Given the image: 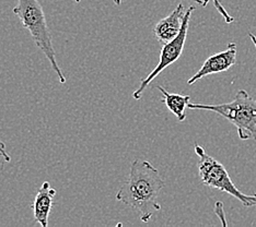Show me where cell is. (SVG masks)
Masks as SVG:
<instances>
[{
  "label": "cell",
  "instance_id": "1",
  "mask_svg": "<svg viewBox=\"0 0 256 227\" xmlns=\"http://www.w3.org/2000/svg\"><path fill=\"white\" fill-rule=\"evenodd\" d=\"M164 186L159 171L150 162L136 159L130 164V175L116 195V200L135 210L142 222L148 223L161 210L158 197Z\"/></svg>",
  "mask_w": 256,
  "mask_h": 227
},
{
  "label": "cell",
  "instance_id": "2",
  "mask_svg": "<svg viewBox=\"0 0 256 227\" xmlns=\"http://www.w3.org/2000/svg\"><path fill=\"white\" fill-rule=\"evenodd\" d=\"M12 11L20 19L23 27L30 32L36 45L44 52L60 82L65 83L66 77L58 66L56 51L52 43V34L46 22L44 10L38 0H18V4Z\"/></svg>",
  "mask_w": 256,
  "mask_h": 227
},
{
  "label": "cell",
  "instance_id": "3",
  "mask_svg": "<svg viewBox=\"0 0 256 227\" xmlns=\"http://www.w3.org/2000/svg\"><path fill=\"white\" fill-rule=\"evenodd\" d=\"M188 108L214 112L222 116L238 129L241 140H256V100L244 90L238 91L234 100L224 104H192Z\"/></svg>",
  "mask_w": 256,
  "mask_h": 227
},
{
  "label": "cell",
  "instance_id": "4",
  "mask_svg": "<svg viewBox=\"0 0 256 227\" xmlns=\"http://www.w3.org/2000/svg\"><path fill=\"white\" fill-rule=\"evenodd\" d=\"M195 153L198 156V174L202 183L214 189L236 198L246 208L256 207V194L246 195L238 190L230 178L229 173L224 166L207 154L200 144H195Z\"/></svg>",
  "mask_w": 256,
  "mask_h": 227
},
{
  "label": "cell",
  "instance_id": "5",
  "mask_svg": "<svg viewBox=\"0 0 256 227\" xmlns=\"http://www.w3.org/2000/svg\"><path fill=\"white\" fill-rule=\"evenodd\" d=\"M194 9L195 8L193 5H190L188 9H186L181 31H180V33L178 34V36L176 38L164 45V47H162L160 51V58H159L158 65L156 66V68L151 71L150 74H148L147 78H144L142 81V83L139 85L138 89L134 92L132 97L135 98V100H140L142 93L150 85V83L152 82L154 79H156V77H158L164 70H166L168 66H171L172 63L178 61V58L182 56L186 36H188L190 16H192V13H193Z\"/></svg>",
  "mask_w": 256,
  "mask_h": 227
},
{
  "label": "cell",
  "instance_id": "6",
  "mask_svg": "<svg viewBox=\"0 0 256 227\" xmlns=\"http://www.w3.org/2000/svg\"><path fill=\"white\" fill-rule=\"evenodd\" d=\"M236 44L230 43L226 50L210 56L202 63L200 69L188 79V84L192 85L209 74L224 72L236 63Z\"/></svg>",
  "mask_w": 256,
  "mask_h": 227
},
{
  "label": "cell",
  "instance_id": "7",
  "mask_svg": "<svg viewBox=\"0 0 256 227\" xmlns=\"http://www.w3.org/2000/svg\"><path fill=\"white\" fill-rule=\"evenodd\" d=\"M185 12L186 10L184 4L180 3L170 14L156 23L154 28V33L159 43L164 45L178 36L182 28Z\"/></svg>",
  "mask_w": 256,
  "mask_h": 227
},
{
  "label": "cell",
  "instance_id": "8",
  "mask_svg": "<svg viewBox=\"0 0 256 227\" xmlns=\"http://www.w3.org/2000/svg\"><path fill=\"white\" fill-rule=\"evenodd\" d=\"M56 196V190L52 187L50 182H44L36 192L31 209L33 211L34 220L42 227L48 226V217L50 210L53 208L54 197Z\"/></svg>",
  "mask_w": 256,
  "mask_h": 227
},
{
  "label": "cell",
  "instance_id": "9",
  "mask_svg": "<svg viewBox=\"0 0 256 227\" xmlns=\"http://www.w3.org/2000/svg\"><path fill=\"white\" fill-rule=\"evenodd\" d=\"M159 91L162 93V103H164L168 109L178 118V121H184L186 119L185 109L188 106L190 102V95L174 94V93L168 92L164 86H158Z\"/></svg>",
  "mask_w": 256,
  "mask_h": 227
},
{
  "label": "cell",
  "instance_id": "10",
  "mask_svg": "<svg viewBox=\"0 0 256 227\" xmlns=\"http://www.w3.org/2000/svg\"><path fill=\"white\" fill-rule=\"evenodd\" d=\"M212 2H214V8H216L217 10H218V12L222 15V17L224 19V21H226V23H232L234 21V16H231L228 12H226V10L224 9V7L222 4H221V1L220 0H212Z\"/></svg>",
  "mask_w": 256,
  "mask_h": 227
},
{
  "label": "cell",
  "instance_id": "11",
  "mask_svg": "<svg viewBox=\"0 0 256 227\" xmlns=\"http://www.w3.org/2000/svg\"><path fill=\"white\" fill-rule=\"evenodd\" d=\"M214 213L218 215V218L220 219L221 222H222L224 226H226V215L224 212V205L221 202H217L214 205Z\"/></svg>",
  "mask_w": 256,
  "mask_h": 227
},
{
  "label": "cell",
  "instance_id": "12",
  "mask_svg": "<svg viewBox=\"0 0 256 227\" xmlns=\"http://www.w3.org/2000/svg\"><path fill=\"white\" fill-rule=\"evenodd\" d=\"M0 156H2L6 162L11 161L10 154L7 152V149H6V144L2 141V140H0Z\"/></svg>",
  "mask_w": 256,
  "mask_h": 227
},
{
  "label": "cell",
  "instance_id": "13",
  "mask_svg": "<svg viewBox=\"0 0 256 227\" xmlns=\"http://www.w3.org/2000/svg\"><path fill=\"white\" fill-rule=\"evenodd\" d=\"M188 1H194V2H196L197 4L202 5V7H206V5H207L208 2H209V0H188Z\"/></svg>",
  "mask_w": 256,
  "mask_h": 227
},
{
  "label": "cell",
  "instance_id": "14",
  "mask_svg": "<svg viewBox=\"0 0 256 227\" xmlns=\"http://www.w3.org/2000/svg\"><path fill=\"white\" fill-rule=\"evenodd\" d=\"M248 35H250V38L252 40V43L254 44V47L256 48V35H254L253 33H248Z\"/></svg>",
  "mask_w": 256,
  "mask_h": 227
},
{
  "label": "cell",
  "instance_id": "15",
  "mask_svg": "<svg viewBox=\"0 0 256 227\" xmlns=\"http://www.w3.org/2000/svg\"><path fill=\"white\" fill-rule=\"evenodd\" d=\"M113 2L116 4V5H120L122 3V0H113Z\"/></svg>",
  "mask_w": 256,
  "mask_h": 227
},
{
  "label": "cell",
  "instance_id": "16",
  "mask_svg": "<svg viewBox=\"0 0 256 227\" xmlns=\"http://www.w3.org/2000/svg\"><path fill=\"white\" fill-rule=\"evenodd\" d=\"M74 1H76V2H77V3H79V2L81 1V0H74Z\"/></svg>",
  "mask_w": 256,
  "mask_h": 227
}]
</instances>
